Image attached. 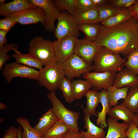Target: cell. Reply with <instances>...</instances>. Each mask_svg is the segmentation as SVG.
Segmentation results:
<instances>
[{
	"label": "cell",
	"mask_w": 138,
	"mask_h": 138,
	"mask_svg": "<svg viewBox=\"0 0 138 138\" xmlns=\"http://www.w3.org/2000/svg\"><path fill=\"white\" fill-rule=\"evenodd\" d=\"M98 48L105 47L113 53L127 55L138 48V25L132 19L111 27L101 25L94 42Z\"/></svg>",
	"instance_id": "6da1fadb"
},
{
	"label": "cell",
	"mask_w": 138,
	"mask_h": 138,
	"mask_svg": "<svg viewBox=\"0 0 138 138\" xmlns=\"http://www.w3.org/2000/svg\"><path fill=\"white\" fill-rule=\"evenodd\" d=\"M126 59L119 54L113 53L106 47L98 48L93 65L94 72L111 71L117 73L125 66Z\"/></svg>",
	"instance_id": "7a4b0ae2"
},
{
	"label": "cell",
	"mask_w": 138,
	"mask_h": 138,
	"mask_svg": "<svg viewBox=\"0 0 138 138\" xmlns=\"http://www.w3.org/2000/svg\"><path fill=\"white\" fill-rule=\"evenodd\" d=\"M47 97L52 103L53 111L58 120L64 123L70 130L80 133L78 125L79 112L70 110L66 108L57 97L55 91H50Z\"/></svg>",
	"instance_id": "3957f363"
},
{
	"label": "cell",
	"mask_w": 138,
	"mask_h": 138,
	"mask_svg": "<svg viewBox=\"0 0 138 138\" xmlns=\"http://www.w3.org/2000/svg\"><path fill=\"white\" fill-rule=\"evenodd\" d=\"M28 51L44 66L57 62L53 42L41 36L34 38L30 41Z\"/></svg>",
	"instance_id": "277c9868"
},
{
	"label": "cell",
	"mask_w": 138,
	"mask_h": 138,
	"mask_svg": "<svg viewBox=\"0 0 138 138\" xmlns=\"http://www.w3.org/2000/svg\"><path fill=\"white\" fill-rule=\"evenodd\" d=\"M65 76L61 64L56 62L44 66L41 70L37 80L39 85L48 90L55 91Z\"/></svg>",
	"instance_id": "5b68a950"
},
{
	"label": "cell",
	"mask_w": 138,
	"mask_h": 138,
	"mask_svg": "<svg viewBox=\"0 0 138 138\" xmlns=\"http://www.w3.org/2000/svg\"><path fill=\"white\" fill-rule=\"evenodd\" d=\"M61 64L65 77L70 80L93 70V65L86 62L74 53Z\"/></svg>",
	"instance_id": "8992f818"
},
{
	"label": "cell",
	"mask_w": 138,
	"mask_h": 138,
	"mask_svg": "<svg viewBox=\"0 0 138 138\" xmlns=\"http://www.w3.org/2000/svg\"><path fill=\"white\" fill-rule=\"evenodd\" d=\"M57 26L54 31V36L57 40L68 36L77 38L80 35L78 24L73 16L65 12L61 13L58 19Z\"/></svg>",
	"instance_id": "52a82bcc"
},
{
	"label": "cell",
	"mask_w": 138,
	"mask_h": 138,
	"mask_svg": "<svg viewBox=\"0 0 138 138\" xmlns=\"http://www.w3.org/2000/svg\"><path fill=\"white\" fill-rule=\"evenodd\" d=\"M39 74V71L34 68L16 62L6 64L2 75L10 83L13 78L18 77L37 80Z\"/></svg>",
	"instance_id": "ba28073f"
},
{
	"label": "cell",
	"mask_w": 138,
	"mask_h": 138,
	"mask_svg": "<svg viewBox=\"0 0 138 138\" xmlns=\"http://www.w3.org/2000/svg\"><path fill=\"white\" fill-rule=\"evenodd\" d=\"M35 7H40L44 10L45 16L42 25L45 30L54 32L55 28V20L57 19L61 13L52 0H29Z\"/></svg>",
	"instance_id": "9c48e42d"
},
{
	"label": "cell",
	"mask_w": 138,
	"mask_h": 138,
	"mask_svg": "<svg viewBox=\"0 0 138 138\" xmlns=\"http://www.w3.org/2000/svg\"><path fill=\"white\" fill-rule=\"evenodd\" d=\"M78 38L72 36L53 41L57 62L61 64L74 53V48Z\"/></svg>",
	"instance_id": "30bf717a"
},
{
	"label": "cell",
	"mask_w": 138,
	"mask_h": 138,
	"mask_svg": "<svg viewBox=\"0 0 138 138\" xmlns=\"http://www.w3.org/2000/svg\"><path fill=\"white\" fill-rule=\"evenodd\" d=\"M116 73L111 71L91 72L83 74V77L90 83L93 90L98 91L103 89H107L113 85Z\"/></svg>",
	"instance_id": "8fae6325"
},
{
	"label": "cell",
	"mask_w": 138,
	"mask_h": 138,
	"mask_svg": "<svg viewBox=\"0 0 138 138\" xmlns=\"http://www.w3.org/2000/svg\"><path fill=\"white\" fill-rule=\"evenodd\" d=\"M8 16L22 25L36 24L39 22L43 25L44 21L45 14L42 8L36 7Z\"/></svg>",
	"instance_id": "7c38bea8"
},
{
	"label": "cell",
	"mask_w": 138,
	"mask_h": 138,
	"mask_svg": "<svg viewBox=\"0 0 138 138\" xmlns=\"http://www.w3.org/2000/svg\"><path fill=\"white\" fill-rule=\"evenodd\" d=\"M98 48L94 42L86 38L77 40L74 48V53L87 63L91 64Z\"/></svg>",
	"instance_id": "4fadbf2b"
},
{
	"label": "cell",
	"mask_w": 138,
	"mask_h": 138,
	"mask_svg": "<svg viewBox=\"0 0 138 138\" xmlns=\"http://www.w3.org/2000/svg\"><path fill=\"white\" fill-rule=\"evenodd\" d=\"M28 0H14L0 5V15L5 17L35 7Z\"/></svg>",
	"instance_id": "5bb4252c"
},
{
	"label": "cell",
	"mask_w": 138,
	"mask_h": 138,
	"mask_svg": "<svg viewBox=\"0 0 138 138\" xmlns=\"http://www.w3.org/2000/svg\"><path fill=\"white\" fill-rule=\"evenodd\" d=\"M107 114L116 121L121 120L129 125L134 123V114L123 102L110 108Z\"/></svg>",
	"instance_id": "9a60e30c"
},
{
	"label": "cell",
	"mask_w": 138,
	"mask_h": 138,
	"mask_svg": "<svg viewBox=\"0 0 138 138\" xmlns=\"http://www.w3.org/2000/svg\"><path fill=\"white\" fill-rule=\"evenodd\" d=\"M113 85L117 88L130 87L138 86V75L126 67L116 73Z\"/></svg>",
	"instance_id": "2e32d148"
},
{
	"label": "cell",
	"mask_w": 138,
	"mask_h": 138,
	"mask_svg": "<svg viewBox=\"0 0 138 138\" xmlns=\"http://www.w3.org/2000/svg\"><path fill=\"white\" fill-rule=\"evenodd\" d=\"M58 120L52 108H50L39 118L33 128L43 137Z\"/></svg>",
	"instance_id": "e0dca14e"
},
{
	"label": "cell",
	"mask_w": 138,
	"mask_h": 138,
	"mask_svg": "<svg viewBox=\"0 0 138 138\" xmlns=\"http://www.w3.org/2000/svg\"><path fill=\"white\" fill-rule=\"evenodd\" d=\"M107 123L108 128L104 138H126L125 132L129 125L124 122L119 123L109 117Z\"/></svg>",
	"instance_id": "ac0fdd59"
},
{
	"label": "cell",
	"mask_w": 138,
	"mask_h": 138,
	"mask_svg": "<svg viewBox=\"0 0 138 138\" xmlns=\"http://www.w3.org/2000/svg\"><path fill=\"white\" fill-rule=\"evenodd\" d=\"M74 19L78 24L99 23L97 8L84 10H76L73 15Z\"/></svg>",
	"instance_id": "d6986e66"
},
{
	"label": "cell",
	"mask_w": 138,
	"mask_h": 138,
	"mask_svg": "<svg viewBox=\"0 0 138 138\" xmlns=\"http://www.w3.org/2000/svg\"><path fill=\"white\" fill-rule=\"evenodd\" d=\"M86 97V107L83 109L85 116L90 117L92 115L96 116V109L100 102L99 92L90 89L85 96Z\"/></svg>",
	"instance_id": "ffe728a7"
},
{
	"label": "cell",
	"mask_w": 138,
	"mask_h": 138,
	"mask_svg": "<svg viewBox=\"0 0 138 138\" xmlns=\"http://www.w3.org/2000/svg\"><path fill=\"white\" fill-rule=\"evenodd\" d=\"M100 102L102 105V109L100 112H97L96 117V124L100 125L103 128L107 127L108 124L106 120V115L110 108L107 96V89H103L99 92Z\"/></svg>",
	"instance_id": "44dd1931"
},
{
	"label": "cell",
	"mask_w": 138,
	"mask_h": 138,
	"mask_svg": "<svg viewBox=\"0 0 138 138\" xmlns=\"http://www.w3.org/2000/svg\"><path fill=\"white\" fill-rule=\"evenodd\" d=\"M85 124L84 127L86 131L80 130V132L84 138H104L105 133L103 128H99L91 121L90 117L84 116Z\"/></svg>",
	"instance_id": "7402d4cb"
},
{
	"label": "cell",
	"mask_w": 138,
	"mask_h": 138,
	"mask_svg": "<svg viewBox=\"0 0 138 138\" xmlns=\"http://www.w3.org/2000/svg\"><path fill=\"white\" fill-rule=\"evenodd\" d=\"M15 53L12 56L15 60L16 62L24 65L38 69L39 71L43 68L41 63L33 55L28 53H22L18 50L14 51Z\"/></svg>",
	"instance_id": "603a6c76"
},
{
	"label": "cell",
	"mask_w": 138,
	"mask_h": 138,
	"mask_svg": "<svg viewBox=\"0 0 138 138\" xmlns=\"http://www.w3.org/2000/svg\"><path fill=\"white\" fill-rule=\"evenodd\" d=\"M128 87L118 88L114 85L107 89V96L110 107L118 104V101L122 99H124L130 88Z\"/></svg>",
	"instance_id": "cb8c5ba5"
},
{
	"label": "cell",
	"mask_w": 138,
	"mask_h": 138,
	"mask_svg": "<svg viewBox=\"0 0 138 138\" xmlns=\"http://www.w3.org/2000/svg\"><path fill=\"white\" fill-rule=\"evenodd\" d=\"M74 99L78 100L85 96L92 87L90 83L87 80L79 79L72 82Z\"/></svg>",
	"instance_id": "d4e9b609"
},
{
	"label": "cell",
	"mask_w": 138,
	"mask_h": 138,
	"mask_svg": "<svg viewBox=\"0 0 138 138\" xmlns=\"http://www.w3.org/2000/svg\"><path fill=\"white\" fill-rule=\"evenodd\" d=\"M132 19L128 8H123L119 13L100 23L104 26L111 27Z\"/></svg>",
	"instance_id": "484cf974"
},
{
	"label": "cell",
	"mask_w": 138,
	"mask_h": 138,
	"mask_svg": "<svg viewBox=\"0 0 138 138\" xmlns=\"http://www.w3.org/2000/svg\"><path fill=\"white\" fill-rule=\"evenodd\" d=\"M16 121L22 129V138H43L32 127L27 119L20 117L16 119Z\"/></svg>",
	"instance_id": "4316f807"
},
{
	"label": "cell",
	"mask_w": 138,
	"mask_h": 138,
	"mask_svg": "<svg viewBox=\"0 0 138 138\" xmlns=\"http://www.w3.org/2000/svg\"><path fill=\"white\" fill-rule=\"evenodd\" d=\"M69 130L66 125L58 120L42 137L43 138H63Z\"/></svg>",
	"instance_id": "83f0119b"
},
{
	"label": "cell",
	"mask_w": 138,
	"mask_h": 138,
	"mask_svg": "<svg viewBox=\"0 0 138 138\" xmlns=\"http://www.w3.org/2000/svg\"><path fill=\"white\" fill-rule=\"evenodd\" d=\"M101 25L99 23L78 24L80 30L85 34L86 38L92 42L96 40L100 30Z\"/></svg>",
	"instance_id": "f1b7e54d"
},
{
	"label": "cell",
	"mask_w": 138,
	"mask_h": 138,
	"mask_svg": "<svg viewBox=\"0 0 138 138\" xmlns=\"http://www.w3.org/2000/svg\"><path fill=\"white\" fill-rule=\"evenodd\" d=\"M123 102L134 113L138 110V86L130 87Z\"/></svg>",
	"instance_id": "f546056e"
},
{
	"label": "cell",
	"mask_w": 138,
	"mask_h": 138,
	"mask_svg": "<svg viewBox=\"0 0 138 138\" xmlns=\"http://www.w3.org/2000/svg\"><path fill=\"white\" fill-rule=\"evenodd\" d=\"M97 8L98 13L99 23L104 21L118 14L121 9L116 8L109 4Z\"/></svg>",
	"instance_id": "4dcf8cb0"
},
{
	"label": "cell",
	"mask_w": 138,
	"mask_h": 138,
	"mask_svg": "<svg viewBox=\"0 0 138 138\" xmlns=\"http://www.w3.org/2000/svg\"><path fill=\"white\" fill-rule=\"evenodd\" d=\"M62 91L66 101L71 103L75 100L73 94L72 82L65 77L61 81L59 87Z\"/></svg>",
	"instance_id": "1f68e13d"
},
{
	"label": "cell",
	"mask_w": 138,
	"mask_h": 138,
	"mask_svg": "<svg viewBox=\"0 0 138 138\" xmlns=\"http://www.w3.org/2000/svg\"><path fill=\"white\" fill-rule=\"evenodd\" d=\"M125 66L138 75V48L133 50L127 55Z\"/></svg>",
	"instance_id": "d6a6232c"
},
{
	"label": "cell",
	"mask_w": 138,
	"mask_h": 138,
	"mask_svg": "<svg viewBox=\"0 0 138 138\" xmlns=\"http://www.w3.org/2000/svg\"><path fill=\"white\" fill-rule=\"evenodd\" d=\"M76 0H54L53 2L56 8L61 11L67 10L69 14L73 16L76 11Z\"/></svg>",
	"instance_id": "836d02e7"
},
{
	"label": "cell",
	"mask_w": 138,
	"mask_h": 138,
	"mask_svg": "<svg viewBox=\"0 0 138 138\" xmlns=\"http://www.w3.org/2000/svg\"><path fill=\"white\" fill-rule=\"evenodd\" d=\"M18 46L14 43L7 44L0 48V70L3 68V66L8 60L10 58V56L7 55L9 51L17 50Z\"/></svg>",
	"instance_id": "e575fe53"
},
{
	"label": "cell",
	"mask_w": 138,
	"mask_h": 138,
	"mask_svg": "<svg viewBox=\"0 0 138 138\" xmlns=\"http://www.w3.org/2000/svg\"><path fill=\"white\" fill-rule=\"evenodd\" d=\"M17 22L9 16L0 19V30L8 32Z\"/></svg>",
	"instance_id": "d590c367"
},
{
	"label": "cell",
	"mask_w": 138,
	"mask_h": 138,
	"mask_svg": "<svg viewBox=\"0 0 138 138\" xmlns=\"http://www.w3.org/2000/svg\"><path fill=\"white\" fill-rule=\"evenodd\" d=\"M76 10H84L95 7L91 0H76Z\"/></svg>",
	"instance_id": "8d00e7d4"
},
{
	"label": "cell",
	"mask_w": 138,
	"mask_h": 138,
	"mask_svg": "<svg viewBox=\"0 0 138 138\" xmlns=\"http://www.w3.org/2000/svg\"><path fill=\"white\" fill-rule=\"evenodd\" d=\"M125 135L127 138H138V128L134 123L129 125Z\"/></svg>",
	"instance_id": "74e56055"
},
{
	"label": "cell",
	"mask_w": 138,
	"mask_h": 138,
	"mask_svg": "<svg viewBox=\"0 0 138 138\" xmlns=\"http://www.w3.org/2000/svg\"><path fill=\"white\" fill-rule=\"evenodd\" d=\"M132 0H110L109 4L119 9L125 8L126 5Z\"/></svg>",
	"instance_id": "f35d334b"
},
{
	"label": "cell",
	"mask_w": 138,
	"mask_h": 138,
	"mask_svg": "<svg viewBox=\"0 0 138 138\" xmlns=\"http://www.w3.org/2000/svg\"><path fill=\"white\" fill-rule=\"evenodd\" d=\"M18 136V128L14 126H11L3 135V138H17Z\"/></svg>",
	"instance_id": "ab89813d"
},
{
	"label": "cell",
	"mask_w": 138,
	"mask_h": 138,
	"mask_svg": "<svg viewBox=\"0 0 138 138\" xmlns=\"http://www.w3.org/2000/svg\"><path fill=\"white\" fill-rule=\"evenodd\" d=\"M128 9L132 17V18L138 21V0H136L135 3Z\"/></svg>",
	"instance_id": "60d3db41"
},
{
	"label": "cell",
	"mask_w": 138,
	"mask_h": 138,
	"mask_svg": "<svg viewBox=\"0 0 138 138\" xmlns=\"http://www.w3.org/2000/svg\"><path fill=\"white\" fill-rule=\"evenodd\" d=\"M8 32L4 30H0V48L6 44V35Z\"/></svg>",
	"instance_id": "b9f144b4"
},
{
	"label": "cell",
	"mask_w": 138,
	"mask_h": 138,
	"mask_svg": "<svg viewBox=\"0 0 138 138\" xmlns=\"http://www.w3.org/2000/svg\"><path fill=\"white\" fill-rule=\"evenodd\" d=\"M63 138H84L80 133H77L69 130Z\"/></svg>",
	"instance_id": "7bdbcfd3"
},
{
	"label": "cell",
	"mask_w": 138,
	"mask_h": 138,
	"mask_svg": "<svg viewBox=\"0 0 138 138\" xmlns=\"http://www.w3.org/2000/svg\"><path fill=\"white\" fill-rule=\"evenodd\" d=\"M95 7H98L109 4V0H91Z\"/></svg>",
	"instance_id": "ee69618b"
},
{
	"label": "cell",
	"mask_w": 138,
	"mask_h": 138,
	"mask_svg": "<svg viewBox=\"0 0 138 138\" xmlns=\"http://www.w3.org/2000/svg\"><path fill=\"white\" fill-rule=\"evenodd\" d=\"M134 123L138 128V110L136 113L134 114Z\"/></svg>",
	"instance_id": "f6af8a7d"
},
{
	"label": "cell",
	"mask_w": 138,
	"mask_h": 138,
	"mask_svg": "<svg viewBox=\"0 0 138 138\" xmlns=\"http://www.w3.org/2000/svg\"><path fill=\"white\" fill-rule=\"evenodd\" d=\"M18 128V136L17 138H22L21 135L22 129L21 127L20 126H19Z\"/></svg>",
	"instance_id": "bcb514c9"
},
{
	"label": "cell",
	"mask_w": 138,
	"mask_h": 138,
	"mask_svg": "<svg viewBox=\"0 0 138 138\" xmlns=\"http://www.w3.org/2000/svg\"><path fill=\"white\" fill-rule=\"evenodd\" d=\"M7 108V106L3 103L0 102V109L2 110L6 109Z\"/></svg>",
	"instance_id": "7dc6e473"
},
{
	"label": "cell",
	"mask_w": 138,
	"mask_h": 138,
	"mask_svg": "<svg viewBox=\"0 0 138 138\" xmlns=\"http://www.w3.org/2000/svg\"><path fill=\"white\" fill-rule=\"evenodd\" d=\"M5 1V0H0V4H2L4 3V2Z\"/></svg>",
	"instance_id": "c3c4849f"
},
{
	"label": "cell",
	"mask_w": 138,
	"mask_h": 138,
	"mask_svg": "<svg viewBox=\"0 0 138 138\" xmlns=\"http://www.w3.org/2000/svg\"><path fill=\"white\" fill-rule=\"evenodd\" d=\"M137 21V24H138V21Z\"/></svg>",
	"instance_id": "681fc988"
}]
</instances>
